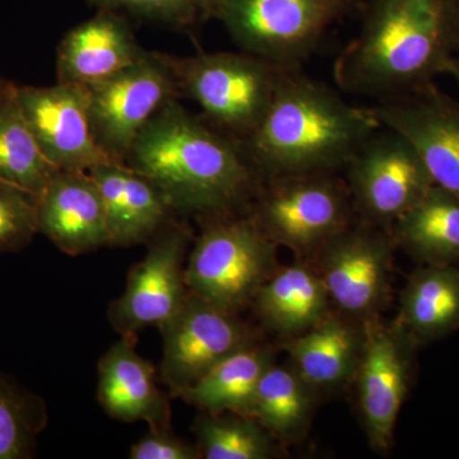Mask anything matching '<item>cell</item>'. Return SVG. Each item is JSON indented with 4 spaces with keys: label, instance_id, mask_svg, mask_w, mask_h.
Returning <instances> with one entry per match:
<instances>
[{
    "label": "cell",
    "instance_id": "1",
    "mask_svg": "<svg viewBox=\"0 0 459 459\" xmlns=\"http://www.w3.org/2000/svg\"><path fill=\"white\" fill-rule=\"evenodd\" d=\"M126 164L152 181L175 212L204 219L247 210L263 181L243 141L179 99L148 122Z\"/></svg>",
    "mask_w": 459,
    "mask_h": 459
},
{
    "label": "cell",
    "instance_id": "2",
    "mask_svg": "<svg viewBox=\"0 0 459 459\" xmlns=\"http://www.w3.org/2000/svg\"><path fill=\"white\" fill-rule=\"evenodd\" d=\"M360 32L337 57L341 90L400 98L448 74L459 56V0H368Z\"/></svg>",
    "mask_w": 459,
    "mask_h": 459
},
{
    "label": "cell",
    "instance_id": "3",
    "mask_svg": "<svg viewBox=\"0 0 459 459\" xmlns=\"http://www.w3.org/2000/svg\"><path fill=\"white\" fill-rule=\"evenodd\" d=\"M374 108L350 104L328 84L290 69L246 144L262 179L342 170L356 150L382 128Z\"/></svg>",
    "mask_w": 459,
    "mask_h": 459
},
{
    "label": "cell",
    "instance_id": "4",
    "mask_svg": "<svg viewBox=\"0 0 459 459\" xmlns=\"http://www.w3.org/2000/svg\"><path fill=\"white\" fill-rule=\"evenodd\" d=\"M162 56L180 98L197 102L208 122L243 142L258 128L283 75L292 69L243 50Z\"/></svg>",
    "mask_w": 459,
    "mask_h": 459
},
{
    "label": "cell",
    "instance_id": "5",
    "mask_svg": "<svg viewBox=\"0 0 459 459\" xmlns=\"http://www.w3.org/2000/svg\"><path fill=\"white\" fill-rule=\"evenodd\" d=\"M186 267L190 294L238 314L279 270L277 247L247 212L208 217Z\"/></svg>",
    "mask_w": 459,
    "mask_h": 459
},
{
    "label": "cell",
    "instance_id": "6",
    "mask_svg": "<svg viewBox=\"0 0 459 459\" xmlns=\"http://www.w3.org/2000/svg\"><path fill=\"white\" fill-rule=\"evenodd\" d=\"M247 213L277 247L305 259L355 221L346 181L331 171L263 179Z\"/></svg>",
    "mask_w": 459,
    "mask_h": 459
},
{
    "label": "cell",
    "instance_id": "7",
    "mask_svg": "<svg viewBox=\"0 0 459 459\" xmlns=\"http://www.w3.org/2000/svg\"><path fill=\"white\" fill-rule=\"evenodd\" d=\"M362 5L364 0H221L216 20L241 50L295 69Z\"/></svg>",
    "mask_w": 459,
    "mask_h": 459
},
{
    "label": "cell",
    "instance_id": "8",
    "mask_svg": "<svg viewBox=\"0 0 459 459\" xmlns=\"http://www.w3.org/2000/svg\"><path fill=\"white\" fill-rule=\"evenodd\" d=\"M342 171L355 216L388 230L435 186L415 147L385 126L364 141Z\"/></svg>",
    "mask_w": 459,
    "mask_h": 459
},
{
    "label": "cell",
    "instance_id": "9",
    "mask_svg": "<svg viewBox=\"0 0 459 459\" xmlns=\"http://www.w3.org/2000/svg\"><path fill=\"white\" fill-rule=\"evenodd\" d=\"M394 247L388 229L355 220L313 256L337 312L362 323L379 318L392 292Z\"/></svg>",
    "mask_w": 459,
    "mask_h": 459
},
{
    "label": "cell",
    "instance_id": "10",
    "mask_svg": "<svg viewBox=\"0 0 459 459\" xmlns=\"http://www.w3.org/2000/svg\"><path fill=\"white\" fill-rule=\"evenodd\" d=\"M87 89L93 134L119 164H126L148 122L168 102L180 98L170 66L159 51H148L142 62Z\"/></svg>",
    "mask_w": 459,
    "mask_h": 459
},
{
    "label": "cell",
    "instance_id": "11",
    "mask_svg": "<svg viewBox=\"0 0 459 459\" xmlns=\"http://www.w3.org/2000/svg\"><path fill=\"white\" fill-rule=\"evenodd\" d=\"M365 342L356 373V394L371 448L386 452L412 383L419 344L395 322H365Z\"/></svg>",
    "mask_w": 459,
    "mask_h": 459
},
{
    "label": "cell",
    "instance_id": "12",
    "mask_svg": "<svg viewBox=\"0 0 459 459\" xmlns=\"http://www.w3.org/2000/svg\"><path fill=\"white\" fill-rule=\"evenodd\" d=\"M189 229L169 221L151 238L147 255L129 272L126 291L108 307L111 325L122 336H137L147 327L161 328L188 296L184 259Z\"/></svg>",
    "mask_w": 459,
    "mask_h": 459
},
{
    "label": "cell",
    "instance_id": "13",
    "mask_svg": "<svg viewBox=\"0 0 459 459\" xmlns=\"http://www.w3.org/2000/svg\"><path fill=\"white\" fill-rule=\"evenodd\" d=\"M161 374L172 394L180 395L219 362L255 343L253 332L238 319L198 296L188 294L166 325Z\"/></svg>",
    "mask_w": 459,
    "mask_h": 459
},
{
    "label": "cell",
    "instance_id": "14",
    "mask_svg": "<svg viewBox=\"0 0 459 459\" xmlns=\"http://www.w3.org/2000/svg\"><path fill=\"white\" fill-rule=\"evenodd\" d=\"M17 100L45 157L59 170L89 171L119 164L100 147L90 117L86 86H18Z\"/></svg>",
    "mask_w": 459,
    "mask_h": 459
},
{
    "label": "cell",
    "instance_id": "15",
    "mask_svg": "<svg viewBox=\"0 0 459 459\" xmlns=\"http://www.w3.org/2000/svg\"><path fill=\"white\" fill-rule=\"evenodd\" d=\"M385 128L415 147L437 186L459 198V101L435 83L377 102Z\"/></svg>",
    "mask_w": 459,
    "mask_h": 459
},
{
    "label": "cell",
    "instance_id": "16",
    "mask_svg": "<svg viewBox=\"0 0 459 459\" xmlns=\"http://www.w3.org/2000/svg\"><path fill=\"white\" fill-rule=\"evenodd\" d=\"M39 234L68 255L108 246L107 213L89 171L59 170L38 195Z\"/></svg>",
    "mask_w": 459,
    "mask_h": 459
},
{
    "label": "cell",
    "instance_id": "17",
    "mask_svg": "<svg viewBox=\"0 0 459 459\" xmlns=\"http://www.w3.org/2000/svg\"><path fill=\"white\" fill-rule=\"evenodd\" d=\"M147 56L126 16L98 9L95 16L69 30L57 45V82L93 86Z\"/></svg>",
    "mask_w": 459,
    "mask_h": 459
},
{
    "label": "cell",
    "instance_id": "18",
    "mask_svg": "<svg viewBox=\"0 0 459 459\" xmlns=\"http://www.w3.org/2000/svg\"><path fill=\"white\" fill-rule=\"evenodd\" d=\"M135 341L137 336H122L100 360V406L119 421L170 428V406L157 385L155 368L135 351Z\"/></svg>",
    "mask_w": 459,
    "mask_h": 459
},
{
    "label": "cell",
    "instance_id": "19",
    "mask_svg": "<svg viewBox=\"0 0 459 459\" xmlns=\"http://www.w3.org/2000/svg\"><path fill=\"white\" fill-rule=\"evenodd\" d=\"M364 342V323L329 310L304 333L287 338L283 349L295 369L320 394L352 385Z\"/></svg>",
    "mask_w": 459,
    "mask_h": 459
},
{
    "label": "cell",
    "instance_id": "20",
    "mask_svg": "<svg viewBox=\"0 0 459 459\" xmlns=\"http://www.w3.org/2000/svg\"><path fill=\"white\" fill-rule=\"evenodd\" d=\"M89 172L104 199L108 247L142 243L171 221L175 211L164 193L131 166L105 164Z\"/></svg>",
    "mask_w": 459,
    "mask_h": 459
},
{
    "label": "cell",
    "instance_id": "21",
    "mask_svg": "<svg viewBox=\"0 0 459 459\" xmlns=\"http://www.w3.org/2000/svg\"><path fill=\"white\" fill-rule=\"evenodd\" d=\"M256 314L272 331L294 337L329 312L331 299L312 259L280 267L255 295Z\"/></svg>",
    "mask_w": 459,
    "mask_h": 459
},
{
    "label": "cell",
    "instance_id": "22",
    "mask_svg": "<svg viewBox=\"0 0 459 459\" xmlns=\"http://www.w3.org/2000/svg\"><path fill=\"white\" fill-rule=\"evenodd\" d=\"M419 346L459 329V270L453 264H424L411 274L394 320Z\"/></svg>",
    "mask_w": 459,
    "mask_h": 459
},
{
    "label": "cell",
    "instance_id": "23",
    "mask_svg": "<svg viewBox=\"0 0 459 459\" xmlns=\"http://www.w3.org/2000/svg\"><path fill=\"white\" fill-rule=\"evenodd\" d=\"M391 232L395 247L424 264H453L459 259V198L435 184Z\"/></svg>",
    "mask_w": 459,
    "mask_h": 459
},
{
    "label": "cell",
    "instance_id": "24",
    "mask_svg": "<svg viewBox=\"0 0 459 459\" xmlns=\"http://www.w3.org/2000/svg\"><path fill=\"white\" fill-rule=\"evenodd\" d=\"M274 362L276 355L271 347L252 344L219 362L180 397L210 415L247 416L256 386Z\"/></svg>",
    "mask_w": 459,
    "mask_h": 459
},
{
    "label": "cell",
    "instance_id": "25",
    "mask_svg": "<svg viewBox=\"0 0 459 459\" xmlns=\"http://www.w3.org/2000/svg\"><path fill=\"white\" fill-rule=\"evenodd\" d=\"M318 395L291 362H274L256 386L247 416L279 442H296L312 422Z\"/></svg>",
    "mask_w": 459,
    "mask_h": 459
},
{
    "label": "cell",
    "instance_id": "26",
    "mask_svg": "<svg viewBox=\"0 0 459 459\" xmlns=\"http://www.w3.org/2000/svg\"><path fill=\"white\" fill-rule=\"evenodd\" d=\"M57 171L30 129L13 83L0 102V180L39 195Z\"/></svg>",
    "mask_w": 459,
    "mask_h": 459
},
{
    "label": "cell",
    "instance_id": "27",
    "mask_svg": "<svg viewBox=\"0 0 459 459\" xmlns=\"http://www.w3.org/2000/svg\"><path fill=\"white\" fill-rule=\"evenodd\" d=\"M195 430L202 458L270 459L279 455L276 439L250 416L205 413Z\"/></svg>",
    "mask_w": 459,
    "mask_h": 459
},
{
    "label": "cell",
    "instance_id": "28",
    "mask_svg": "<svg viewBox=\"0 0 459 459\" xmlns=\"http://www.w3.org/2000/svg\"><path fill=\"white\" fill-rule=\"evenodd\" d=\"M47 420L40 397L0 374V459L31 458Z\"/></svg>",
    "mask_w": 459,
    "mask_h": 459
},
{
    "label": "cell",
    "instance_id": "29",
    "mask_svg": "<svg viewBox=\"0 0 459 459\" xmlns=\"http://www.w3.org/2000/svg\"><path fill=\"white\" fill-rule=\"evenodd\" d=\"M91 7L117 12L178 30L192 31L216 20L221 0H84Z\"/></svg>",
    "mask_w": 459,
    "mask_h": 459
},
{
    "label": "cell",
    "instance_id": "30",
    "mask_svg": "<svg viewBox=\"0 0 459 459\" xmlns=\"http://www.w3.org/2000/svg\"><path fill=\"white\" fill-rule=\"evenodd\" d=\"M36 234L38 195L0 180V255L23 249Z\"/></svg>",
    "mask_w": 459,
    "mask_h": 459
},
{
    "label": "cell",
    "instance_id": "31",
    "mask_svg": "<svg viewBox=\"0 0 459 459\" xmlns=\"http://www.w3.org/2000/svg\"><path fill=\"white\" fill-rule=\"evenodd\" d=\"M132 459H198V446L175 437L171 428L150 429L131 448Z\"/></svg>",
    "mask_w": 459,
    "mask_h": 459
},
{
    "label": "cell",
    "instance_id": "32",
    "mask_svg": "<svg viewBox=\"0 0 459 459\" xmlns=\"http://www.w3.org/2000/svg\"><path fill=\"white\" fill-rule=\"evenodd\" d=\"M451 77L455 78V82L459 89V56L453 60L451 66H449L448 74Z\"/></svg>",
    "mask_w": 459,
    "mask_h": 459
},
{
    "label": "cell",
    "instance_id": "33",
    "mask_svg": "<svg viewBox=\"0 0 459 459\" xmlns=\"http://www.w3.org/2000/svg\"><path fill=\"white\" fill-rule=\"evenodd\" d=\"M12 86H13V82L5 80V78L0 77V102H2V100L5 98V95H7L8 91L11 90Z\"/></svg>",
    "mask_w": 459,
    "mask_h": 459
}]
</instances>
